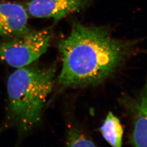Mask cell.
Returning <instances> with one entry per match:
<instances>
[{
  "instance_id": "6da1fadb",
  "label": "cell",
  "mask_w": 147,
  "mask_h": 147,
  "mask_svg": "<svg viewBox=\"0 0 147 147\" xmlns=\"http://www.w3.org/2000/svg\"><path fill=\"white\" fill-rule=\"evenodd\" d=\"M138 40L116 38L107 28L75 23L60 42L62 89L95 87L121 68L134 53Z\"/></svg>"
},
{
  "instance_id": "7a4b0ae2",
  "label": "cell",
  "mask_w": 147,
  "mask_h": 147,
  "mask_svg": "<svg viewBox=\"0 0 147 147\" xmlns=\"http://www.w3.org/2000/svg\"><path fill=\"white\" fill-rule=\"evenodd\" d=\"M56 71L55 64L42 66L33 63L17 69L9 76V117L21 134L30 131L40 121Z\"/></svg>"
},
{
  "instance_id": "3957f363",
  "label": "cell",
  "mask_w": 147,
  "mask_h": 147,
  "mask_svg": "<svg viewBox=\"0 0 147 147\" xmlns=\"http://www.w3.org/2000/svg\"><path fill=\"white\" fill-rule=\"evenodd\" d=\"M0 43V62L16 68L34 63L50 45L53 33L50 30L27 32Z\"/></svg>"
},
{
  "instance_id": "277c9868",
  "label": "cell",
  "mask_w": 147,
  "mask_h": 147,
  "mask_svg": "<svg viewBox=\"0 0 147 147\" xmlns=\"http://www.w3.org/2000/svg\"><path fill=\"white\" fill-rule=\"evenodd\" d=\"M126 104L132 120L130 143L134 147H147V76L138 94L127 100Z\"/></svg>"
},
{
  "instance_id": "5b68a950",
  "label": "cell",
  "mask_w": 147,
  "mask_h": 147,
  "mask_svg": "<svg viewBox=\"0 0 147 147\" xmlns=\"http://www.w3.org/2000/svg\"><path fill=\"white\" fill-rule=\"evenodd\" d=\"M90 0H31L27 4L26 11L33 17L53 19L59 21L65 16L80 10Z\"/></svg>"
},
{
  "instance_id": "8992f818",
  "label": "cell",
  "mask_w": 147,
  "mask_h": 147,
  "mask_svg": "<svg viewBox=\"0 0 147 147\" xmlns=\"http://www.w3.org/2000/svg\"><path fill=\"white\" fill-rule=\"evenodd\" d=\"M26 9L20 4L0 1V36L16 37L29 31Z\"/></svg>"
},
{
  "instance_id": "52a82bcc",
  "label": "cell",
  "mask_w": 147,
  "mask_h": 147,
  "mask_svg": "<svg viewBox=\"0 0 147 147\" xmlns=\"http://www.w3.org/2000/svg\"><path fill=\"white\" fill-rule=\"evenodd\" d=\"M99 131L103 138L111 146L119 147L122 146L124 130L121 121L112 112L108 113Z\"/></svg>"
},
{
  "instance_id": "ba28073f",
  "label": "cell",
  "mask_w": 147,
  "mask_h": 147,
  "mask_svg": "<svg viewBox=\"0 0 147 147\" xmlns=\"http://www.w3.org/2000/svg\"><path fill=\"white\" fill-rule=\"evenodd\" d=\"M66 145L69 147L96 146L94 142L76 127L71 128L68 132L66 139Z\"/></svg>"
}]
</instances>
